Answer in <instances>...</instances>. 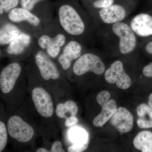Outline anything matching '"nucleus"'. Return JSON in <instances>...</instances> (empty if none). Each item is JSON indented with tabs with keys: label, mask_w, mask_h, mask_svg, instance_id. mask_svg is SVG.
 Returning <instances> with one entry per match:
<instances>
[{
	"label": "nucleus",
	"mask_w": 152,
	"mask_h": 152,
	"mask_svg": "<svg viewBox=\"0 0 152 152\" xmlns=\"http://www.w3.org/2000/svg\"><path fill=\"white\" fill-rule=\"evenodd\" d=\"M58 17L61 27L67 34L79 36L84 32V22L72 6L69 4L61 6L58 11Z\"/></svg>",
	"instance_id": "nucleus-1"
},
{
	"label": "nucleus",
	"mask_w": 152,
	"mask_h": 152,
	"mask_svg": "<svg viewBox=\"0 0 152 152\" xmlns=\"http://www.w3.org/2000/svg\"><path fill=\"white\" fill-rule=\"evenodd\" d=\"M105 67L100 58L96 55L87 53L79 57L73 66V71L78 76L92 72L101 75L104 72Z\"/></svg>",
	"instance_id": "nucleus-2"
},
{
	"label": "nucleus",
	"mask_w": 152,
	"mask_h": 152,
	"mask_svg": "<svg viewBox=\"0 0 152 152\" xmlns=\"http://www.w3.org/2000/svg\"><path fill=\"white\" fill-rule=\"evenodd\" d=\"M7 128L11 137L21 143L29 142L34 135L32 126L18 116H12L9 118Z\"/></svg>",
	"instance_id": "nucleus-3"
},
{
	"label": "nucleus",
	"mask_w": 152,
	"mask_h": 152,
	"mask_svg": "<svg viewBox=\"0 0 152 152\" xmlns=\"http://www.w3.org/2000/svg\"><path fill=\"white\" fill-rule=\"evenodd\" d=\"M112 30L119 38V48L121 53L127 54L134 50L137 45V39L130 27L122 22H118L113 25Z\"/></svg>",
	"instance_id": "nucleus-4"
},
{
	"label": "nucleus",
	"mask_w": 152,
	"mask_h": 152,
	"mask_svg": "<svg viewBox=\"0 0 152 152\" xmlns=\"http://www.w3.org/2000/svg\"><path fill=\"white\" fill-rule=\"evenodd\" d=\"M32 99L38 113L44 118H50L54 112L51 96L46 90L36 87L32 92Z\"/></svg>",
	"instance_id": "nucleus-5"
},
{
	"label": "nucleus",
	"mask_w": 152,
	"mask_h": 152,
	"mask_svg": "<svg viewBox=\"0 0 152 152\" xmlns=\"http://www.w3.org/2000/svg\"><path fill=\"white\" fill-rule=\"evenodd\" d=\"M106 81L110 84H115L119 88L126 90L131 86L132 81L125 72L122 62L116 61L105 72Z\"/></svg>",
	"instance_id": "nucleus-6"
},
{
	"label": "nucleus",
	"mask_w": 152,
	"mask_h": 152,
	"mask_svg": "<svg viewBox=\"0 0 152 152\" xmlns=\"http://www.w3.org/2000/svg\"><path fill=\"white\" fill-rule=\"evenodd\" d=\"M35 61L44 80L48 81L59 78V71L48 54L42 50L38 51L35 55Z\"/></svg>",
	"instance_id": "nucleus-7"
},
{
	"label": "nucleus",
	"mask_w": 152,
	"mask_h": 152,
	"mask_svg": "<svg viewBox=\"0 0 152 152\" xmlns=\"http://www.w3.org/2000/svg\"><path fill=\"white\" fill-rule=\"evenodd\" d=\"M21 71V66L16 62L11 63L3 69L0 75V88L2 92L5 94L10 92Z\"/></svg>",
	"instance_id": "nucleus-8"
},
{
	"label": "nucleus",
	"mask_w": 152,
	"mask_h": 152,
	"mask_svg": "<svg viewBox=\"0 0 152 152\" xmlns=\"http://www.w3.org/2000/svg\"><path fill=\"white\" fill-rule=\"evenodd\" d=\"M66 37L59 33L54 37L44 34L38 39V43L42 49L45 50L49 56L55 58L58 56L61 48L65 44Z\"/></svg>",
	"instance_id": "nucleus-9"
},
{
	"label": "nucleus",
	"mask_w": 152,
	"mask_h": 152,
	"mask_svg": "<svg viewBox=\"0 0 152 152\" xmlns=\"http://www.w3.org/2000/svg\"><path fill=\"white\" fill-rule=\"evenodd\" d=\"M110 123L121 134H125L132 129L134 118L127 109L120 107L111 118Z\"/></svg>",
	"instance_id": "nucleus-10"
},
{
	"label": "nucleus",
	"mask_w": 152,
	"mask_h": 152,
	"mask_svg": "<svg viewBox=\"0 0 152 152\" xmlns=\"http://www.w3.org/2000/svg\"><path fill=\"white\" fill-rule=\"evenodd\" d=\"M82 49L80 44L75 41H70L66 45L58 59L63 69L68 70L70 67L72 61L80 56Z\"/></svg>",
	"instance_id": "nucleus-11"
},
{
	"label": "nucleus",
	"mask_w": 152,
	"mask_h": 152,
	"mask_svg": "<svg viewBox=\"0 0 152 152\" xmlns=\"http://www.w3.org/2000/svg\"><path fill=\"white\" fill-rule=\"evenodd\" d=\"M130 25L134 32L140 37L152 35V16L148 14H138L132 20Z\"/></svg>",
	"instance_id": "nucleus-12"
},
{
	"label": "nucleus",
	"mask_w": 152,
	"mask_h": 152,
	"mask_svg": "<svg viewBox=\"0 0 152 152\" xmlns=\"http://www.w3.org/2000/svg\"><path fill=\"white\" fill-rule=\"evenodd\" d=\"M9 20L15 23L27 22L28 23L37 27L41 23L40 19L31 11L23 8H15L11 10L8 14Z\"/></svg>",
	"instance_id": "nucleus-13"
},
{
	"label": "nucleus",
	"mask_w": 152,
	"mask_h": 152,
	"mask_svg": "<svg viewBox=\"0 0 152 152\" xmlns=\"http://www.w3.org/2000/svg\"><path fill=\"white\" fill-rule=\"evenodd\" d=\"M99 14L104 23L114 24L123 20L126 17V13L121 6L115 4L101 9L99 12Z\"/></svg>",
	"instance_id": "nucleus-14"
},
{
	"label": "nucleus",
	"mask_w": 152,
	"mask_h": 152,
	"mask_svg": "<svg viewBox=\"0 0 152 152\" xmlns=\"http://www.w3.org/2000/svg\"><path fill=\"white\" fill-rule=\"evenodd\" d=\"M31 38L29 35L22 32L8 45L7 53L10 55H19L25 51L29 46Z\"/></svg>",
	"instance_id": "nucleus-15"
},
{
	"label": "nucleus",
	"mask_w": 152,
	"mask_h": 152,
	"mask_svg": "<svg viewBox=\"0 0 152 152\" xmlns=\"http://www.w3.org/2000/svg\"><path fill=\"white\" fill-rule=\"evenodd\" d=\"M101 106L102 111L95 117L93 121V125L97 127L103 126L110 119L117 109L116 102L113 99Z\"/></svg>",
	"instance_id": "nucleus-16"
},
{
	"label": "nucleus",
	"mask_w": 152,
	"mask_h": 152,
	"mask_svg": "<svg viewBox=\"0 0 152 152\" xmlns=\"http://www.w3.org/2000/svg\"><path fill=\"white\" fill-rule=\"evenodd\" d=\"M22 33L15 25L7 23L3 25L0 30V44L1 45H9Z\"/></svg>",
	"instance_id": "nucleus-17"
},
{
	"label": "nucleus",
	"mask_w": 152,
	"mask_h": 152,
	"mask_svg": "<svg viewBox=\"0 0 152 152\" xmlns=\"http://www.w3.org/2000/svg\"><path fill=\"white\" fill-rule=\"evenodd\" d=\"M136 149L142 152H152V132L142 131L137 134L133 140Z\"/></svg>",
	"instance_id": "nucleus-18"
},
{
	"label": "nucleus",
	"mask_w": 152,
	"mask_h": 152,
	"mask_svg": "<svg viewBox=\"0 0 152 152\" xmlns=\"http://www.w3.org/2000/svg\"><path fill=\"white\" fill-rule=\"evenodd\" d=\"M78 108L75 102L72 101H68L64 103L59 104L56 108V113L57 116L61 118L76 116Z\"/></svg>",
	"instance_id": "nucleus-19"
},
{
	"label": "nucleus",
	"mask_w": 152,
	"mask_h": 152,
	"mask_svg": "<svg viewBox=\"0 0 152 152\" xmlns=\"http://www.w3.org/2000/svg\"><path fill=\"white\" fill-rule=\"evenodd\" d=\"M70 139L74 144L84 145L89 141L86 132L81 128H75L71 131Z\"/></svg>",
	"instance_id": "nucleus-20"
},
{
	"label": "nucleus",
	"mask_w": 152,
	"mask_h": 152,
	"mask_svg": "<svg viewBox=\"0 0 152 152\" xmlns=\"http://www.w3.org/2000/svg\"><path fill=\"white\" fill-rule=\"evenodd\" d=\"M137 119L149 121L152 120V109L148 105L142 103L139 105L137 108Z\"/></svg>",
	"instance_id": "nucleus-21"
},
{
	"label": "nucleus",
	"mask_w": 152,
	"mask_h": 152,
	"mask_svg": "<svg viewBox=\"0 0 152 152\" xmlns=\"http://www.w3.org/2000/svg\"><path fill=\"white\" fill-rule=\"evenodd\" d=\"M19 0H0V13L10 12L18 4Z\"/></svg>",
	"instance_id": "nucleus-22"
},
{
	"label": "nucleus",
	"mask_w": 152,
	"mask_h": 152,
	"mask_svg": "<svg viewBox=\"0 0 152 152\" xmlns=\"http://www.w3.org/2000/svg\"><path fill=\"white\" fill-rule=\"evenodd\" d=\"M8 130L3 122L0 121V152L2 151L7 143Z\"/></svg>",
	"instance_id": "nucleus-23"
},
{
	"label": "nucleus",
	"mask_w": 152,
	"mask_h": 152,
	"mask_svg": "<svg viewBox=\"0 0 152 152\" xmlns=\"http://www.w3.org/2000/svg\"><path fill=\"white\" fill-rule=\"evenodd\" d=\"M111 95L108 91H103L99 93L96 97V101L100 106L108 102L110 99Z\"/></svg>",
	"instance_id": "nucleus-24"
},
{
	"label": "nucleus",
	"mask_w": 152,
	"mask_h": 152,
	"mask_svg": "<svg viewBox=\"0 0 152 152\" xmlns=\"http://www.w3.org/2000/svg\"><path fill=\"white\" fill-rule=\"evenodd\" d=\"M43 0H20L22 7L31 11L37 3L40 2Z\"/></svg>",
	"instance_id": "nucleus-25"
},
{
	"label": "nucleus",
	"mask_w": 152,
	"mask_h": 152,
	"mask_svg": "<svg viewBox=\"0 0 152 152\" xmlns=\"http://www.w3.org/2000/svg\"><path fill=\"white\" fill-rule=\"evenodd\" d=\"M114 0H98L93 4L96 8L103 9L108 7L113 4Z\"/></svg>",
	"instance_id": "nucleus-26"
},
{
	"label": "nucleus",
	"mask_w": 152,
	"mask_h": 152,
	"mask_svg": "<svg viewBox=\"0 0 152 152\" xmlns=\"http://www.w3.org/2000/svg\"><path fill=\"white\" fill-rule=\"evenodd\" d=\"M89 141L84 145H78L73 144L68 148V152H81L83 151L86 149L88 145Z\"/></svg>",
	"instance_id": "nucleus-27"
},
{
	"label": "nucleus",
	"mask_w": 152,
	"mask_h": 152,
	"mask_svg": "<svg viewBox=\"0 0 152 152\" xmlns=\"http://www.w3.org/2000/svg\"><path fill=\"white\" fill-rule=\"evenodd\" d=\"M137 125L139 127L142 129H148L152 128V120L149 121H143L137 119Z\"/></svg>",
	"instance_id": "nucleus-28"
},
{
	"label": "nucleus",
	"mask_w": 152,
	"mask_h": 152,
	"mask_svg": "<svg viewBox=\"0 0 152 152\" xmlns=\"http://www.w3.org/2000/svg\"><path fill=\"white\" fill-rule=\"evenodd\" d=\"M62 145L61 142L59 141L54 142L52 145L50 152H65L64 150L62 148Z\"/></svg>",
	"instance_id": "nucleus-29"
},
{
	"label": "nucleus",
	"mask_w": 152,
	"mask_h": 152,
	"mask_svg": "<svg viewBox=\"0 0 152 152\" xmlns=\"http://www.w3.org/2000/svg\"><path fill=\"white\" fill-rule=\"evenodd\" d=\"M143 74L148 77H152V62L150 63L144 68Z\"/></svg>",
	"instance_id": "nucleus-30"
},
{
	"label": "nucleus",
	"mask_w": 152,
	"mask_h": 152,
	"mask_svg": "<svg viewBox=\"0 0 152 152\" xmlns=\"http://www.w3.org/2000/svg\"><path fill=\"white\" fill-rule=\"evenodd\" d=\"M78 122V119L76 116H71L66 119L65 122L66 126L70 127L76 124Z\"/></svg>",
	"instance_id": "nucleus-31"
},
{
	"label": "nucleus",
	"mask_w": 152,
	"mask_h": 152,
	"mask_svg": "<svg viewBox=\"0 0 152 152\" xmlns=\"http://www.w3.org/2000/svg\"><path fill=\"white\" fill-rule=\"evenodd\" d=\"M145 50L148 53L152 54V41L147 44L145 47Z\"/></svg>",
	"instance_id": "nucleus-32"
},
{
	"label": "nucleus",
	"mask_w": 152,
	"mask_h": 152,
	"mask_svg": "<svg viewBox=\"0 0 152 152\" xmlns=\"http://www.w3.org/2000/svg\"><path fill=\"white\" fill-rule=\"evenodd\" d=\"M148 104V105L152 109V93L149 96Z\"/></svg>",
	"instance_id": "nucleus-33"
},
{
	"label": "nucleus",
	"mask_w": 152,
	"mask_h": 152,
	"mask_svg": "<svg viewBox=\"0 0 152 152\" xmlns=\"http://www.w3.org/2000/svg\"><path fill=\"white\" fill-rule=\"evenodd\" d=\"M37 152H50L46 149L44 148H40L38 149L36 151Z\"/></svg>",
	"instance_id": "nucleus-34"
}]
</instances>
